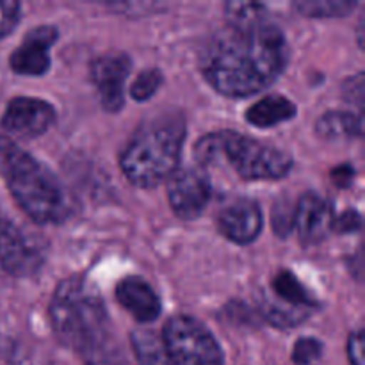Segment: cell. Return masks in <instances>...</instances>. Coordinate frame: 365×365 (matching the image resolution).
Instances as JSON below:
<instances>
[{"label": "cell", "instance_id": "cell-1", "mask_svg": "<svg viewBox=\"0 0 365 365\" xmlns=\"http://www.w3.org/2000/svg\"><path fill=\"white\" fill-rule=\"evenodd\" d=\"M287 59L284 32L264 16L248 24H228L205 46L200 68L221 95L250 96L273 84Z\"/></svg>", "mask_w": 365, "mask_h": 365}, {"label": "cell", "instance_id": "cell-13", "mask_svg": "<svg viewBox=\"0 0 365 365\" xmlns=\"http://www.w3.org/2000/svg\"><path fill=\"white\" fill-rule=\"evenodd\" d=\"M221 234L235 245H250L262 232V210L253 200L241 198L225 207L217 216Z\"/></svg>", "mask_w": 365, "mask_h": 365}, {"label": "cell", "instance_id": "cell-21", "mask_svg": "<svg viewBox=\"0 0 365 365\" xmlns=\"http://www.w3.org/2000/svg\"><path fill=\"white\" fill-rule=\"evenodd\" d=\"M164 77L160 73L159 68H146L141 73L138 75V78L134 81V84L130 86V95L135 102H146L148 98H152L159 88L163 86Z\"/></svg>", "mask_w": 365, "mask_h": 365}, {"label": "cell", "instance_id": "cell-17", "mask_svg": "<svg viewBox=\"0 0 365 365\" xmlns=\"http://www.w3.org/2000/svg\"><path fill=\"white\" fill-rule=\"evenodd\" d=\"M316 132L327 141L360 138L362 135V118L346 110H330L323 114L316 123Z\"/></svg>", "mask_w": 365, "mask_h": 365}, {"label": "cell", "instance_id": "cell-10", "mask_svg": "<svg viewBox=\"0 0 365 365\" xmlns=\"http://www.w3.org/2000/svg\"><path fill=\"white\" fill-rule=\"evenodd\" d=\"M43 266L39 250L14 223L0 220V267L11 277L27 278Z\"/></svg>", "mask_w": 365, "mask_h": 365}, {"label": "cell", "instance_id": "cell-24", "mask_svg": "<svg viewBox=\"0 0 365 365\" xmlns=\"http://www.w3.org/2000/svg\"><path fill=\"white\" fill-rule=\"evenodd\" d=\"M21 18L20 2L14 0H0V41L14 31Z\"/></svg>", "mask_w": 365, "mask_h": 365}, {"label": "cell", "instance_id": "cell-7", "mask_svg": "<svg viewBox=\"0 0 365 365\" xmlns=\"http://www.w3.org/2000/svg\"><path fill=\"white\" fill-rule=\"evenodd\" d=\"M210 182L203 171L195 168L175 171L168 184V200L182 220H195L205 210L210 200Z\"/></svg>", "mask_w": 365, "mask_h": 365}, {"label": "cell", "instance_id": "cell-9", "mask_svg": "<svg viewBox=\"0 0 365 365\" xmlns=\"http://www.w3.org/2000/svg\"><path fill=\"white\" fill-rule=\"evenodd\" d=\"M56 121V110L48 102L31 96H16L7 103L0 125L18 138H38Z\"/></svg>", "mask_w": 365, "mask_h": 365}, {"label": "cell", "instance_id": "cell-23", "mask_svg": "<svg viewBox=\"0 0 365 365\" xmlns=\"http://www.w3.org/2000/svg\"><path fill=\"white\" fill-rule=\"evenodd\" d=\"M273 228L274 234L280 237H287L294 228V203L277 202L273 209Z\"/></svg>", "mask_w": 365, "mask_h": 365}, {"label": "cell", "instance_id": "cell-27", "mask_svg": "<svg viewBox=\"0 0 365 365\" xmlns=\"http://www.w3.org/2000/svg\"><path fill=\"white\" fill-rule=\"evenodd\" d=\"M344 95L348 98V102L356 103V106H362L364 100V73L355 75V77L349 78L344 86Z\"/></svg>", "mask_w": 365, "mask_h": 365}, {"label": "cell", "instance_id": "cell-28", "mask_svg": "<svg viewBox=\"0 0 365 365\" xmlns=\"http://www.w3.org/2000/svg\"><path fill=\"white\" fill-rule=\"evenodd\" d=\"M353 178H355V170H353L351 166H348V164L335 168V170L331 171V180H334V184L339 185V187H349Z\"/></svg>", "mask_w": 365, "mask_h": 365}, {"label": "cell", "instance_id": "cell-25", "mask_svg": "<svg viewBox=\"0 0 365 365\" xmlns=\"http://www.w3.org/2000/svg\"><path fill=\"white\" fill-rule=\"evenodd\" d=\"M362 227V216L359 210H346L341 216H335L334 220V230L339 234H349V232H356Z\"/></svg>", "mask_w": 365, "mask_h": 365}, {"label": "cell", "instance_id": "cell-8", "mask_svg": "<svg viewBox=\"0 0 365 365\" xmlns=\"http://www.w3.org/2000/svg\"><path fill=\"white\" fill-rule=\"evenodd\" d=\"M132 70V61L123 52H107L91 63V81L96 86L100 102L109 113L123 107V86Z\"/></svg>", "mask_w": 365, "mask_h": 365}, {"label": "cell", "instance_id": "cell-11", "mask_svg": "<svg viewBox=\"0 0 365 365\" xmlns=\"http://www.w3.org/2000/svg\"><path fill=\"white\" fill-rule=\"evenodd\" d=\"M57 29L41 25L29 32L16 50L11 53L9 66L14 73L38 77L45 75L50 68V48L57 41Z\"/></svg>", "mask_w": 365, "mask_h": 365}, {"label": "cell", "instance_id": "cell-5", "mask_svg": "<svg viewBox=\"0 0 365 365\" xmlns=\"http://www.w3.org/2000/svg\"><path fill=\"white\" fill-rule=\"evenodd\" d=\"M195 155L203 166L225 160L245 180H280L292 168V159L285 152L232 130L203 135Z\"/></svg>", "mask_w": 365, "mask_h": 365}, {"label": "cell", "instance_id": "cell-2", "mask_svg": "<svg viewBox=\"0 0 365 365\" xmlns=\"http://www.w3.org/2000/svg\"><path fill=\"white\" fill-rule=\"evenodd\" d=\"M50 321L57 339L77 351L84 364L116 346L102 296L82 277H70L57 285Z\"/></svg>", "mask_w": 365, "mask_h": 365}, {"label": "cell", "instance_id": "cell-26", "mask_svg": "<svg viewBox=\"0 0 365 365\" xmlns=\"http://www.w3.org/2000/svg\"><path fill=\"white\" fill-rule=\"evenodd\" d=\"M348 356L351 365H365L364 364V330L359 328L349 335L348 341Z\"/></svg>", "mask_w": 365, "mask_h": 365}, {"label": "cell", "instance_id": "cell-16", "mask_svg": "<svg viewBox=\"0 0 365 365\" xmlns=\"http://www.w3.org/2000/svg\"><path fill=\"white\" fill-rule=\"evenodd\" d=\"M269 294L273 296L277 302L284 303V305L291 307V309L307 310L312 312L316 309L317 302L310 296L305 285L291 273V271H278L274 278L271 280V291Z\"/></svg>", "mask_w": 365, "mask_h": 365}, {"label": "cell", "instance_id": "cell-20", "mask_svg": "<svg viewBox=\"0 0 365 365\" xmlns=\"http://www.w3.org/2000/svg\"><path fill=\"white\" fill-rule=\"evenodd\" d=\"M356 2H348V0H303V2H296L294 9L303 16L310 18H334V16H346L355 9Z\"/></svg>", "mask_w": 365, "mask_h": 365}, {"label": "cell", "instance_id": "cell-3", "mask_svg": "<svg viewBox=\"0 0 365 365\" xmlns=\"http://www.w3.org/2000/svg\"><path fill=\"white\" fill-rule=\"evenodd\" d=\"M0 175L18 207L36 223H61L70 214L59 178L7 135H0Z\"/></svg>", "mask_w": 365, "mask_h": 365}, {"label": "cell", "instance_id": "cell-4", "mask_svg": "<svg viewBox=\"0 0 365 365\" xmlns=\"http://www.w3.org/2000/svg\"><path fill=\"white\" fill-rule=\"evenodd\" d=\"M184 139L182 113L163 110L148 118L121 152V171L138 187H155L177 170Z\"/></svg>", "mask_w": 365, "mask_h": 365}, {"label": "cell", "instance_id": "cell-15", "mask_svg": "<svg viewBox=\"0 0 365 365\" xmlns=\"http://www.w3.org/2000/svg\"><path fill=\"white\" fill-rule=\"evenodd\" d=\"M296 116V106L282 95H267L260 102L253 103L246 113V120L260 128H269L278 123L292 120Z\"/></svg>", "mask_w": 365, "mask_h": 365}, {"label": "cell", "instance_id": "cell-18", "mask_svg": "<svg viewBox=\"0 0 365 365\" xmlns=\"http://www.w3.org/2000/svg\"><path fill=\"white\" fill-rule=\"evenodd\" d=\"M130 344L139 365H175L163 337L150 330H134Z\"/></svg>", "mask_w": 365, "mask_h": 365}, {"label": "cell", "instance_id": "cell-12", "mask_svg": "<svg viewBox=\"0 0 365 365\" xmlns=\"http://www.w3.org/2000/svg\"><path fill=\"white\" fill-rule=\"evenodd\" d=\"M334 207L317 192H305L294 205V228L303 245H317L334 230Z\"/></svg>", "mask_w": 365, "mask_h": 365}, {"label": "cell", "instance_id": "cell-22", "mask_svg": "<svg viewBox=\"0 0 365 365\" xmlns=\"http://www.w3.org/2000/svg\"><path fill=\"white\" fill-rule=\"evenodd\" d=\"M323 355V344L317 339L303 337L299 339L292 349V362L296 365H312Z\"/></svg>", "mask_w": 365, "mask_h": 365}, {"label": "cell", "instance_id": "cell-14", "mask_svg": "<svg viewBox=\"0 0 365 365\" xmlns=\"http://www.w3.org/2000/svg\"><path fill=\"white\" fill-rule=\"evenodd\" d=\"M116 298L139 323H152L159 317L163 305L152 285L141 277H127L116 285Z\"/></svg>", "mask_w": 365, "mask_h": 365}, {"label": "cell", "instance_id": "cell-6", "mask_svg": "<svg viewBox=\"0 0 365 365\" xmlns=\"http://www.w3.org/2000/svg\"><path fill=\"white\" fill-rule=\"evenodd\" d=\"M163 341L175 365H223V351L214 335L192 317H171Z\"/></svg>", "mask_w": 365, "mask_h": 365}, {"label": "cell", "instance_id": "cell-19", "mask_svg": "<svg viewBox=\"0 0 365 365\" xmlns=\"http://www.w3.org/2000/svg\"><path fill=\"white\" fill-rule=\"evenodd\" d=\"M259 309L260 314L266 317L267 323H271L277 328H292L296 327V324L303 323L307 317L312 316V312L291 309V307L277 302L269 292H264L262 298L259 299Z\"/></svg>", "mask_w": 365, "mask_h": 365}]
</instances>
